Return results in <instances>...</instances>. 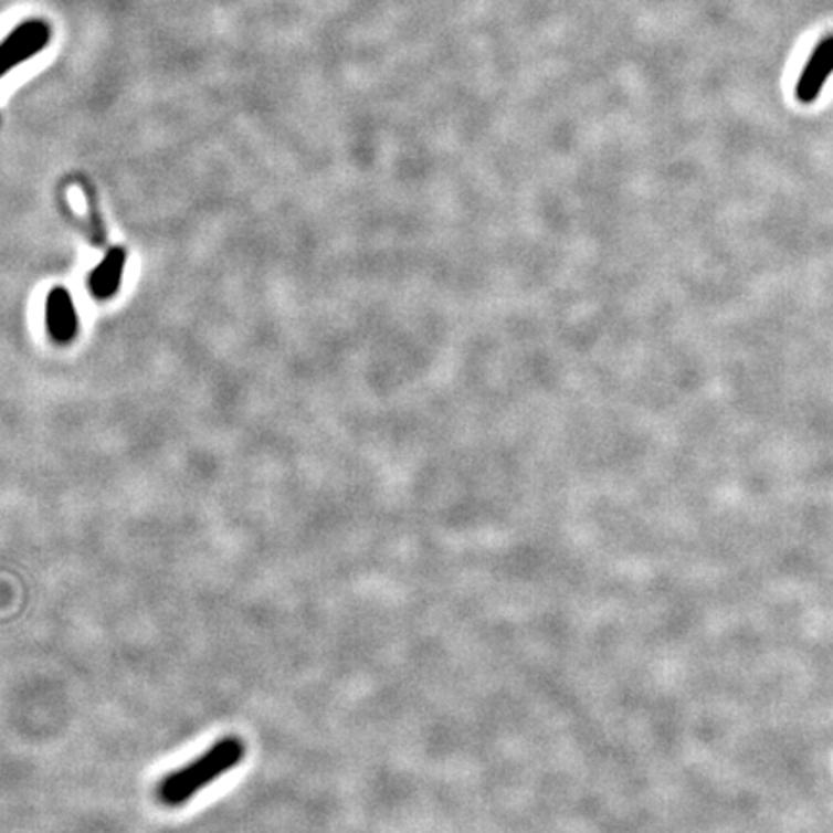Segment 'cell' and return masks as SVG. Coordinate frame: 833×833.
<instances>
[{"label":"cell","instance_id":"3","mask_svg":"<svg viewBox=\"0 0 833 833\" xmlns=\"http://www.w3.org/2000/svg\"><path fill=\"white\" fill-rule=\"evenodd\" d=\"M45 320L49 334L59 344H68L76 338L80 328L76 307L64 288H54L45 304Z\"/></svg>","mask_w":833,"mask_h":833},{"label":"cell","instance_id":"2","mask_svg":"<svg viewBox=\"0 0 833 833\" xmlns=\"http://www.w3.org/2000/svg\"><path fill=\"white\" fill-rule=\"evenodd\" d=\"M833 72V38H827L820 43L811 59L804 66L803 74L797 82V99L803 105H812L819 99L820 93L826 85L827 76Z\"/></svg>","mask_w":833,"mask_h":833},{"label":"cell","instance_id":"1","mask_svg":"<svg viewBox=\"0 0 833 833\" xmlns=\"http://www.w3.org/2000/svg\"><path fill=\"white\" fill-rule=\"evenodd\" d=\"M245 758V742L242 737L228 735L214 742L211 749L199 755L190 765L178 768L162 778L157 788L160 803L168 809H180L190 803L203 789L220 780L224 773L234 770Z\"/></svg>","mask_w":833,"mask_h":833},{"label":"cell","instance_id":"4","mask_svg":"<svg viewBox=\"0 0 833 833\" xmlns=\"http://www.w3.org/2000/svg\"><path fill=\"white\" fill-rule=\"evenodd\" d=\"M126 261H128V255H126V250H122V247H113L106 253L99 265L93 268L89 281H87L93 296L97 299H108L118 292L122 274L126 271Z\"/></svg>","mask_w":833,"mask_h":833}]
</instances>
